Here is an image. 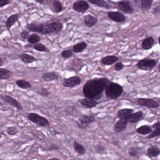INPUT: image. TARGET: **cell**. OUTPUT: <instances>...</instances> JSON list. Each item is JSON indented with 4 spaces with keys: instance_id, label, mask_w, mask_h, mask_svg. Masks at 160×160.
<instances>
[{
    "instance_id": "6da1fadb",
    "label": "cell",
    "mask_w": 160,
    "mask_h": 160,
    "mask_svg": "<svg viewBox=\"0 0 160 160\" xmlns=\"http://www.w3.org/2000/svg\"><path fill=\"white\" fill-rule=\"evenodd\" d=\"M111 82L107 78H99L86 81L83 87V93L86 98L97 101L103 97V92Z\"/></svg>"
},
{
    "instance_id": "7a4b0ae2",
    "label": "cell",
    "mask_w": 160,
    "mask_h": 160,
    "mask_svg": "<svg viewBox=\"0 0 160 160\" xmlns=\"http://www.w3.org/2000/svg\"><path fill=\"white\" fill-rule=\"evenodd\" d=\"M124 92L123 87L117 83L110 82L105 88V94L108 99L115 100L120 97Z\"/></svg>"
},
{
    "instance_id": "3957f363",
    "label": "cell",
    "mask_w": 160,
    "mask_h": 160,
    "mask_svg": "<svg viewBox=\"0 0 160 160\" xmlns=\"http://www.w3.org/2000/svg\"><path fill=\"white\" fill-rule=\"evenodd\" d=\"M63 28V24L60 22H53L47 24H43V29L41 34L42 35H46L58 32Z\"/></svg>"
},
{
    "instance_id": "277c9868",
    "label": "cell",
    "mask_w": 160,
    "mask_h": 160,
    "mask_svg": "<svg viewBox=\"0 0 160 160\" xmlns=\"http://www.w3.org/2000/svg\"><path fill=\"white\" fill-rule=\"evenodd\" d=\"M28 119L32 123L40 127H48L49 126V123L47 118L34 112L29 113Z\"/></svg>"
},
{
    "instance_id": "5b68a950",
    "label": "cell",
    "mask_w": 160,
    "mask_h": 160,
    "mask_svg": "<svg viewBox=\"0 0 160 160\" xmlns=\"http://www.w3.org/2000/svg\"><path fill=\"white\" fill-rule=\"evenodd\" d=\"M95 120V116L94 114L82 115L78 119L77 126L79 128L85 129Z\"/></svg>"
},
{
    "instance_id": "8992f818",
    "label": "cell",
    "mask_w": 160,
    "mask_h": 160,
    "mask_svg": "<svg viewBox=\"0 0 160 160\" xmlns=\"http://www.w3.org/2000/svg\"><path fill=\"white\" fill-rule=\"evenodd\" d=\"M157 62L154 59H144L139 61L137 66L141 70H150L156 67Z\"/></svg>"
},
{
    "instance_id": "52a82bcc",
    "label": "cell",
    "mask_w": 160,
    "mask_h": 160,
    "mask_svg": "<svg viewBox=\"0 0 160 160\" xmlns=\"http://www.w3.org/2000/svg\"><path fill=\"white\" fill-rule=\"evenodd\" d=\"M118 9L125 14H131L134 12V9L128 0H121L116 3Z\"/></svg>"
},
{
    "instance_id": "ba28073f",
    "label": "cell",
    "mask_w": 160,
    "mask_h": 160,
    "mask_svg": "<svg viewBox=\"0 0 160 160\" xmlns=\"http://www.w3.org/2000/svg\"><path fill=\"white\" fill-rule=\"evenodd\" d=\"M137 102L140 106H144L148 108L157 109L159 107V104L156 101L150 98H138Z\"/></svg>"
},
{
    "instance_id": "9c48e42d",
    "label": "cell",
    "mask_w": 160,
    "mask_h": 160,
    "mask_svg": "<svg viewBox=\"0 0 160 160\" xmlns=\"http://www.w3.org/2000/svg\"><path fill=\"white\" fill-rule=\"evenodd\" d=\"M108 17L111 20L118 23L124 22L126 19V16L119 11H110L108 13Z\"/></svg>"
},
{
    "instance_id": "30bf717a",
    "label": "cell",
    "mask_w": 160,
    "mask_h": 160,
    "mask_svg": "<svg viewBox=\"0 0 160 160\" xmlns=\"http://www.w3.org/2000/svg\"><path fill=\"white\" fill-rule=\"evenodd\" d=\"M90 7L89 4L84 0H80L73 3L72 8L73 10L79 13H84L87 11Z\"/></svg>"
},
{
    "instance_id": "8fae6325",
    "label": "cell",
    "mask_w": 160,
    "mask_h": 160,
    "mask_svg": "<svg viewBox=\"0 0 160 160\" xmlns=\"http://www.w3.org/2000/svg\"><path fill=\"white\" fill-rule=\"evenodd\" d=\"M82 80L78 76H74L65 79L63 85L66 88H74L80 85L81 83Z\"/></svg>"
},
{
    "instance_id": "7c38bea8",
    "label": "cell",
    "mask_w": 160,
    "mask_h": 160,
    "mask_svg": "<svg viewBox=\"0 0 160 160\" xmlns=\"http://www.w3.org/2000/svg\"><path fill=\"white\" fill-rule=\"evenodd\" d=\"M1 99L4 102H6L10 106L16 108L18 110H22L23 109L22 105H21L20 102L17 100L16 99L10 96L4 95V96H2Z\"/></svg>"
},
{
    "instance_id": "4fadbf2b",
    "label": "cell",
    "mask_w": 160,
    "mask_h": 160,
    "mask_svg": "<svg viewBox=\"0 0 160 160\" xmlns=\"http://www.w3.org/2000/svg\"><path fill=\"white\" fill-rule=\"evenodd\" d=\"M128 123V122L127 118H120L115 125V131L117 133L123 132L126 128Z\"/></svg>"
},
{
    "instance_id": "5bb4252c",
    "label": "cell",
    "mask_w": 160,
    "mask_h": 160,
    "mask_svg": "<svg viewBox=\"0 0 160 160\" xmlns=\"http://www.w3.org/2000/svg\"><path fill=\"white\" fill-rule=\"evenodd\" d=\"M43 23L39 22H33L27 24L26 28L29 32L41 33L43 27Z\"/></svg>"
},
{
    "instance_id": "9a60e30c",
    "label": "cell",
    "mask_w": 160,
    "mask_h": 160,
    "mask_svg": "<svg viewBox=\"0 0 160 160\" xmlns=\"http://www.w3.org/2000/svg\"><path fill=\"white\" fill-rule=\"evenodd\" d=\"M98 21L97 18L94 17L90 14L86 15L84 17V22L86 27L91 28L95 26Z\"/></svg>"
},
{
    "instance_id": "2e32d148",
    "label": "cell",
    "mask_w": 160,
    "mask_h": 160,
    "mask_svg": "<svg viewBox=\"0 0 160 160\" xmlns=\"http://www.w3.org/2000/svg\"><path fill=\"white\" fill-rule=\"evenodd\" d=\"M147 154L150 158H157L160 154V148L156 145L151 146L147 148Z\"/></svg>"
},
{
    "instance_id": "e0dca14e",
    "label": "cell",
    "mask_w": 160,
    "mask_h": 160,
    "mask_svg": "<svg viewBox=\"0 0 160 160\" xmlns=\"http://www.w3.org/2000/svg\"><path fill=\"white\" fill-rule=\"evenodd\" d=\"M119 58L115 55H108L101 59V62L105 65L111 66L119 60Z\"/></svg>"
},
{
    "instance_id": "ac0fdd59",
    "label": "cell",
    "mask_w": 160,
    "mask_h": 160,
    "mask_svg": "<svg viewBox=\"0 0 160 160\" xmlns=\"http://www.w3.org/2000/svg\"><path fill=\"white\" fill-rule=\"evenodd\" d=\"M144 116V113L142 111L136 112L130 115L127 118L128 123H135L140 121Z\"/></svg>"
},
{
    "instance_id": "d6986e66",
    "label": "cell",
    "mask_w": 160,
    "mask_h": 160,
    "mask_svg": "<svg viewBox=\"0 0 160 160\" xmlns=\"http://www.w3.org/2000/svg\"><path fill=\"white\" fill-rule=\"evenodd\" d=\"M87 2L92 4L95 5L99 7L109 9L112 6L105 0H87Z\"/></svg>"
},
{
    "instance_id": "ffe728a7",
    "label": "cell",
    "mask_w": 160,
    "mask_h": 160,
    "mask_svg": "<svg viewBox=\"0 0 160 160\" xmlns=\"http://www.w3.org/2000/svg\"><path fill=\"white\" fill-rule=\"evenodd\" d=\"M80 103L87 108H92L96 107L99 102L97 101L88 98H83L80 100Z\"/></svg>"
},
{
    "instance_id": "44dd1931",
    "label": "cell",
    "mask_w": 160,
    "mask_h": 160,
    "mask_svg": "<svg viewBox=\"0 0 160 160\" xmlns=\"http://www.w3.org/2000/svg\"><path fill=\"white\" fill-rule=\"evenodd\" d=\"M50 3L53 10L57 14L61 13L65 9L62 2L58 0H50Z\"/></svg>"
},
{
    "instance_id": "7402d4cb",
    "label": "cell",
    "mask_w": 160,
    "mask_h": 160,
    "mask_svg": "<svg viewBox=\"0 0 160 160\" xmlns=\"http://www.w3.org/2000/svg\"><path fill=\"white\" fill-rule=\"evenodd\" d=\"M155 44V39L152 37L146 38L144 39L142 43V47L144 50H148L153 48Z\"/></svg>"
},
{
    "instance_id": "603a6c76",
    "label": "cell",
    "mask_w": 160,
    "mask_h": 160,
    "mask_svg": "<svg viewBox=\"0 0 160 160\" xmlns=\"http://www.w3.org/2000/svg\"><path fill=\"white\" fill-rule=\"evenodd\" d=\"M19 18L18 14H14L8 17L5 22V27L7 29H10L11 27L18 21Z\"/></svg>"
},
{
    "instance_id": "cb8c5ba5",
    "label": "cell",
    "mask_w": 160,
    "mask_h": 160,
    "mask_svg": "<svg viewBox=\"0 0 160 160\" xmlns=\"http://www.w3.org/2000/svg\"><path fill=\"white\" fill-rule=\"evenodd\" d=\"M83 63L82 62L81 60L80 59H74L71 61L70 64L68 66V68L69 70H73V71H76V72H79L81 70V68L80 67L77 66V65L83 64Z\"/></svg>"
},
{
    "instance_id": "d4e9b609",
    "label": "cell",
    "mask_w": 160,
    "mask_h": 160,
    "mask_svg": "<svg viewBox=\"0 0 160 160\" xmlns=\"http://www.w3.org/2000/svg\"><path fill=\"white\" fill-rule=\"evenodd\" d=\"M42 79L44 82H50L52 81H57L58 80V75L54 72H47L43 74L42 77Z\"/></svg>"
},
{
    "instance_id": "484cf974",
    "label": "cell",
    "mask_w": 160,
    "mask_h": 160,
    "mask_svg": "<svg viewBox=\"0 0 160 160\" xmlns=\"http://www.w3.org/2000/svg\"><path fill=\"white\" fill-rule=\"evenodd\" d=\"M20 58L21 61L26 64L32 63L37 61V59H36L34 56L26 53H23L21 54L20 55Z\"/></svg>"
},
{
    "instance_id": "4316f807",
    "label": "cell",
    "mask_w": 160,
    "mask_h": 160,
    "mask_svg": "<svg viewBox=\"0 0 160 160\" xmlns=\"http://www.w3.org/2000/svg\"><path fill=\"white\" fill-rule=\"evenodd\" d=\"M87 47V44L86 42L83 41L74 45L72 48V51L75 53H80L83 52Z\"/></svg>"
},
{
    "instance_id": "83f0119b",
    "label": "cell",
    "mask_w": 160,
    "mask_h": 160,
    "mask_svg": "<svg viewBox=\"0 0 160 160\" xmlns=\"http://www.w3.org/2000/svg\"><path fill=\"white\" fill-rule=\"evenodd\" d=\"M134 112V110L132 109H121L119 110L117 112V116L120 118H127Z\"/></svg>"
},
{
    "instance_id": "f1b7e54d",
    "label": "cell",
    "mask_w": 160,
    "mask_h": 160,
    "mask_svg": "<svg viewBox=\"0 0 160 160\" xmlns=\"http://www.w3.org/2000/svg\"><path fill=\"white\" fill-rule=\"evenodd\" d=\"M73 148L74 150L80 155H84L86 153V149L81 144L74 141L73 143Z\"/></svg>"
},
{
    "instance_id": "f546056e",
    "label": "cell",
    "mask_w": 160,
    "mask_h": 160,
    "mask_svg": "<svg viewBox=\"0 0 160 160\" xmlns=\"http://www.w3.org/2000/svg\"><path fill=\"white\" fill-rule=\"evenodd\" d=\"M152 131V128L148 125H143L138 128L136 132L139 134L145 135L149 134Z\"/></svg>"
},
{
    "instance_id": "4dcf8cb0",
    "label": "cell",
    "mask_w": 160,
    "mask_h": 160,
    "mask_svg": "<svg viewBox=\"0 0 160 160\" xmlns=\"http://www.w3.org/2000/svg\"><path fill=\"white\" fill-rule=\"evenodd\" d=\"M142 152V148L139 147H132L129 149L128 153L132 157H136L140 156Z\"/></svg>"
},
{
    "instance_id": "1f68e13d",
    "label": "cell",
    "mask_w": 160,
    "mask_h": 160,
    "mask_svg": "<svg viewBox=\"0 0 160 160\" xmlns=\"http://www.w3.org/2000/svg\"><path fill=\"white\" fill-rule=\"evenodd\" d=\"M12 72L6 68H0V80H7L12 77Z\"/></svg>"
},
{
    "instance_id": "d6a6232c",
    "label": "cell",
    "mask_w": 160,
    "mask_h": 160,
    "mask_svg": "<svg viewBox=\"0 0 160 160\" xmlns=\"http://www.w3.org/2000/svg\"><path fill=\"white\" fill-rule=\"evenodd\" d=\"M154 0H141V7L143 11H147L152 7Z\"/></svg>"
},
{
    "instance_id": "836d02e7",
    "label": "cell",
    "mask_w": 160,
    "mask_h": 160,
    "mask_svg": "<svg viewBox=\"0 0 160 160\" xmlns=\"http://www.w3.org/2000/svg\"><path fill=\"white\" fill-rule=\"evenodd\" d=\"M16 84L20 88L24 89H29L32 87L29 82L23 80H17L16 82Z\"/></svg>"
},
{
    "instance_id": "e575fe53",
    "label": "cell",
    "mask_w": 160,
    "mask_h": 160,
    "mask_svg": "<svg viewBox=\"0 0 160 160\" xmlns=\"http://www.w3.org/2000/svg\"><path fill=\"white\" fill-rule=\"evenodd\" d=\"M40 41V37L39 35L35 33H33L29 35L27 38V42L30 44H36Z\"/></svg>"
},
{
    "instance_id": "d590c367",
    "label": "cell",
    "mask_w": 160,
    "mask_h": 160,
    "mask_svg": "<svg viewBox=\"0 0 160 160\" xmlns=\"http://www.w3.org/2000/svg\"><path fill=\"white\" fill-rule=\"evenodd\" d=\"M33 48L35 50L37 51L40 52H49V50L43 44L41 43H37V44H34L33 46Z\"/></svg>"
},
{
    "instance_id": "8d00e7d4",
    "label": "cell",
    "mask_w": 160,
    "mask_h": 160,
    "mask_svg": "<svg viewBox=\"0 0 160 160\" xmlns=\"http://www.w3.org/2000/svg\"><path fill=\"white\" fill-rule=\"evenodd\" d=\"M74 55L73 51L71 49L65 50L61 52V56L65 59H69Z\"/></svg>"
},
{
    "instance_id": "74e56055",
    "label": "cell",
    "mask_w": 160,
    "mask_h": 160,
    "mask_svg": "<svg viewBox=\"0 0 160 160\" xmlns=\"http://www.w3.org/2000/svg\"><path fill=\"white\" fill-rule=\"evenodd\" d=\"M160 136V129H155L154 131H152L150 133H149L148 136H147V138L148 139H152L155 137H159Z\"/></svg>"
},
{
    "instance_id": "f35d334b",
    "label": "cell",
    "mask_w": 160,
    "mask_h": 160,
    "mask_svg": "<svg viewBox=\"0 0 160 160\" xmlns=\"http://www.w3.org/2000/svg\"><path fill=\"white\" fill-rule=\"evenodd\" d=\"M94 150H95V153L97 154H104L106 151V148L103 146L101 145H97L94 147Z\"/></svg>"
},
{
    "instance_id": "ab89813d",
    "label": "cell",
    "mask_w": 160,
    "mask_h": 160,
    "mask_svg": "<svg viewBox=\"0 0 160 160\" xmlns=\"http://www.w3.org/2000/svg\"><path fill=\"white\" fill-rule=\"evenodd\" d=\"M18 130L15 127H8L7 129V133L9 135H15L18 133Z\"/></svg>"
},
{
    "instance_id": "60d3db41",
    "label": "cell",
    "mask_w": 160,
    "mask_h": 160,
    "mask_svg": "<svg viewBox=\"0 0 160 160\" xmlns=\"http://www.w3.org/2000/svg\"><path fill=\"white\" fill-rule=\"evenodd\" d=\"M38 94L43 97H48L49 95V92L44 88H41L38 90Z\"/></svg>"
},
{
    "instance_id": "b9f144b4",
    "label": "cell",
    "mask_w": 160,
    "mask_h": 160,
    "mask_svg": "<svg viewBox=\"0 0 160 160\" xmlns=\"http://www.w3.org/2000/svg\"><path fill=\"white\" fill-rule=\"evenodd\" d=\"M125 65L122 63L118 62L115 66V70L116 71H120L125 68Z\"/></svg>"
},
{
    "instance_id": "7bdbcfd3",
    "label": "cell",
    "mask_w": 160,
    "mask_h": 160,
    "mask_svg": "<svg viewBox=\"0 0 160 160\" xmlns=\"http://www.w3.org/2000/svg\"><path fill=\"white\" fill-rule=\"evenodd\" d=\"M20 36L23 39H27L29 36V32L27 30H23L21 32Z\"/></svg>"
},
{
    "instance_id": "ee69618b",
    "label": "cell",
    "mask_w": 160,
    "mask_h": 160,
    "mask_svg": "<svg viewBox=\"0 0 160 160\" xmlns=\"http://www.w3.org/2000/svg\"><path fill=\"white\" fill-rule=\"evenodd\" d=\"M153 14L157 16V17H159L160 14V6L159 5L153 9Z\"/></svg>"
},
{
    "instance_id": "f6af8a7d",
    "label": "cell",
    "mask_w": 160,
    "mask_h": 160,
    "mask_svg": "<svg viewBox=\"0 0 160 160\" xmlns=\"http://www.w3.org/2000/svg\"><path fill=\"white\" fill-rule=\"evenodd\" d=\"M10 0H0V8L10 4Z\"/></svg>"
},
{
    "instance_id": "bcb514c9",
    "label": "cell",
    "mask_w": 160,
    "mask_h": 160,
    "mask_svg": "<svg viewBox=\"0 0 160 160\" xmlns=\"http://www.w3.org/2000/svg\"><path fill=\"white\" fill-rule=\"evenodd\" d=\"M59 148L57 147L55 144H51L49 147V149L50 151H53V150H58Z\"/></svg>"
},
{
    "instance_id": "7dc6e473",
    "label": "cell",
    "mask_w": 160,
    "mask_h": 160,
    "mask_svg": "<svg viewBox=\"0 0 160 160\" xmlns=\"http://www.w3.org/2000/svg\"><path fill=\"white\" fill-rule=\"evenodd\" d=\"M152 128H153L155 129H160V122L159 121L158 122H156L155 124H153L152 125Z\"/></svg>"
},
{
    "instance_id": "c3c4849f",
    "label": "cell",
    "mask_w": 160,
    "mask_h": 160,
    "mask_svg": "<svg viewBox=\"0 0 160 160\" xmlns=\"http://www.w3.org/2000/svg\"><path fill=\"white\" fill-rule=\"evenodd\" d=\"M45 0H35L37 2L40 4H43L45 2Z\"/></svg>"
},
{
    "instance_id": "681fc988",
    "label": "cell",
    "mask_w": 160,
    "mask_h": 160,
    "mask_svg": "<svg viewBox=\"0 0 160 160\" xmlns=\"http://www.w3.org/2000/svg\"><path fill=\"white\" fill-rule=\"evenodd\" d=\"M3 65V61L2 60V58L0 57V67H2Z\"/></svg>"
},
{
    "instance_id": "f907efd6",
    "label": "cell",
    "mask_w": 160,
    "mask_h": 160,
    "mask_svg": "<svg viewBox=\"0 0 160 160\" xmlns=\"http://www.w3.org/2000/svg\"><path fill=\"white\" fill-rule=\"evenodd\" d=\"M48 160H62L60 159L57 158H52L49 159Z\"/></svg>"
}]
</instances>
